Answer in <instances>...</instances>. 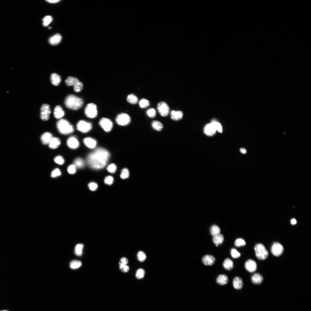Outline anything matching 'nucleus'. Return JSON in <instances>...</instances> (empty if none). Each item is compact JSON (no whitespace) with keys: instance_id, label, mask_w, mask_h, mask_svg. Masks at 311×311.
Returning a JSON list of instances; mask_svg holds the SVG:
<instances>
[{"instance_id":"obj_1","label":"nucleus","mask_w":311,"mask_h":311,"mask_svg":"<svg viewBox=\"0 0 311 311\" xmlns=\"http://www.w3.org/2000/svg\"><path fill=\"white\" fill-rule=\"evenodd\" d=\"M110 156L109 153L106 149L102 148H98L88 156L87 161L91 168L96 170L99 169L106 166Z\"/></svg>"},{"instance_id":"obj_2","label":"nucleus","mask_w":311,"mask_h":311,"mask_svg":"<svg viewBox=\"0 0 311 311\" xmlns=\"http://www.w3.org/2000/svg\"><path fill=\"white\" fill-rule=\"evenodd\" d=\"M65 103L68 108L73 110H77L82 107L84 101L81 98L70 94L67 96L65 98Z\"/></svg>"},{"instance_id":"obj_3","label":"nucleus","mask_w":311,"mask_h":311,"mask_svg":"<svg viewBox=\"0 0 311 311\" xmlns=\"http://www.w3.org/2000/svg\"><path fill=\"white\" fill-rule=\"evenodd\" d=\"M56 126L59 132L61 134L67 135L74 131L73 126L66 120L62 119L57 122Z\"/></svg>"},{"instance_id":"obj_4","label":"nucleus","mask_w":311,"mask_h":311,"mask_svg":"<svg viewBox=\"0 0 311 311\" xmlns=\"http://www.w3.org/2000/svg\"><path fill=\"white\" fill-rule=\"evenodd\" d=\"M65 83L67 86H73L74 91L76 92H79L83 89V83L77 78L73 76L68 77L65 80Z\"/></svg>"},{"instance_id":"obj_5","label":"nucleus","mask_w":311,"mask_h":311,"mask_svg":"<svg viewBox=\"0 0 311 311\" xmlns=\"http://www.w3.org/2000/svg\"><path fill=\"white\" fill-rule=\"evenodd\" d=\"M254 250L256 256L259 260H265L268 256V251L262 244L259 243L256 244L254 247Z\"/></svg>"},{"instance_id":"obj_6","label":"nucleus","mask_w":311,"mask_h":311,"mask_svg":"<svg viewBox=\"0 0 311 311\" xmlns=\"http://www.w3.org/2000/svg\"><path fill=\"white\" fill-rule=\"evenodd\" d=\"M84 113L86 115L90 118L95 117L97 115V110L96 105L93 103L87 104L85 108Z\"/></svg>"},{"instance_id":"obj_7","label":"nucleus","mask_w":311,"mask_h":311,"mask_svg":"<svg viewBox=\"0 0 311 311\" xmlns=\"http://www.w3.org/2000/svg\"><path fill=\"white\" fill-rule=\"evenodd\" d=\"M51 112L49 105L47 104H43L40 108V117L41 119L44 121L48 120Z\"/></svg>"},{"instance_id":"obj_8","label":"nucleus","mask_w":311,"mask_h":311,"mask_svg":"<svg viewBox=\"0 0 311 311\" xmlns=\"http://www.w3.org/2000/svg\"><path fill=\"white\" fill-rule=\"evenodd\" d=\"M117 123L119 125L124 126L128 124L130 121V116L127 114L124 113L118 115L115 119Z\"/></svg>"},{"instance_id":"obj_9","label":"nucleus","mask_w":311,"mask_h":311,"mask_svg":"<svg viewBox=\"0 0 311 311\" xmlns=\"http://www.w3.org/2000/svg\"><path fill=\"white\" fill-rule=\"evenodd\" d=\"M92 126L91 123L83 120L79 121L77 125V129L83 133L89 132L92 129Z\"/></svg>"},{"instance_id":"obj_10","label":"nucleus","mask_w":311,"mask_h":311,"mask_svg":"<svg viewBox=\"0 0 311 311\" xmlns=\"http://www.w3.org/2000/svg\"><path fill=\"white\" fill-rule=\"evenodd\" d=\"M157 108L158 112L162 116L166 117L169 113V106L164 102H161L159 103L157 105Z\"/></svg>"},{"instance_id":"obj_11","label":"nucleus","mask_w":311,"mask_h":311,"mask_svg":"<svg viewBox=\"0 0 311 311\" xmlns=\"http://www.w3.org/2000/svg\"><path fill=\"white\" fill-rule=\"evenodd\" d=\"M271 252L274 256H279L281 255L284 251V248L279 243L276 242H274L271 248Z\"/></svg>"},{"instance_id":"obj_12","label":"nucleus","mask_w":311,"mask_h":311,"mask_svg":"<svg viewBox=\"0 0 311 311\" xmlns=\"http://www.w3.org/2000/svg\"><path fill=\"white\" fill-rule=\"evenodd\" d=\"M99 124L107 132L110 131L113 128L112 122L107 118H102L99 122Z\"/></svg>"},{"instance_id":"obj_13","label":"nucleus","mask_w":311,"mask_h":311,"mask_svg":"<svg viewBox=\"0 0 311 311\" xmlns=\"http://www.w3.org/2000/svg\"><path fill=\"white\" fill-rule=\"evenodd\" d=\"M215 121L214 120L209 124H207L204 128L205 134L208 136H212L214 134L216 130L215 126Z\"/></svg>"},{"instance_id":"obj_14","label":"nucleus","mask_w":311,"mask_h":311,"mask_svg":"<svg viewBox=\"0 0 311 311\" xmlns=\"http://www.w3.org/2000/svg\"><path fill=\"white\" fill-rule=\"evenodd\" d=\"M244 266L246 270L250 272H254L257 268L256 263L251 259H249L245 262Z\"/></svg>"},{"instance_id":"obj_15","label":"nucleus","mask_w":311,"mask_h":311,"mask_svg":"<svg viewBox=\"0 0 311 311\" xmlns=\"http://www.w3.org/2000/svg\"><path fill=\"white\" fill-rule=\"evenodd\" d=\"M67 143L69 147L72 149H76L79 145L78 140L73 136H71L68 139Z\"/></svg>"},{"instance_id":"obj_16","label":"nucleus","mask_w":311,"mask_h":311,"mask_svg":"<svg viewBox=\"0 0 311 311\" xmlns=\"http://www.w3.org/2000/svg\"><path fill=\"white\" fill-rule=\"evenodd\" d=\"M62 38V36L60 34L56 33L50 37L48 41L51 45H55L61 42Z\"/></svg>"},{"instance_id":"obj_17","label":"nucleus","mask_w":311,"mask_h":311,"mask_svg":"<svg viewBox=\"0 0 311 311\" xmlns=\"http://www.w3.org/2000/svg\"><path fill=\"white\" fill-rule=\"evenodd\" d=\"M215 259L213 256L210 255H206L204 256L202 259V261L204 264L206 266H211L215 262Z\"/></svg>"},{"instance_id":"obj_18","label":"nucleus","mask_w":311,"mask_h":311,"mask_svg":"<svg viewBox=\"0 0 311 311\" xmlns=\"http://www.w3.org/2000/svg\"><path fill=\"white\" fill-rule=\"evenodd\" d=\"M183 115V112L180 111L172 110L170 113L171 118L175 121H179L181 120Z\"/></svg>"},{"instance_id":"obj_19","label":"nucleus","mask_w":311,"mask_h":311,"mask_svg":"<svg viewBox=\"0 0 311 311\" xmlns=\"http://www.w3.org/2000/svg\"><path fill=\"white\" fill-rule=\"evenodd\" d=\"M54 117L56 118L59 119L62 117L64 115L65 112L60 106L57 105L54 108Z\"/></svg>"},{"instance_id":"obj_20","label":"nucleus","mask_w":311,"mask_h":311,"mask_svg":"<svg viewBox=\"0 0 311 311\" xmlns=\"http://www.w3.org/2000/svg\"><path fill=\"white\" fill-rule=\"evenodd\" d=\"M233 286L234 288L237 290L241 289L243 285V283L242 279L240 277H235L233 281Z\"/></svg>"},{"instance_id":"obj_21","label":"nucleus","mask_w":311,"mask_h":311,"mask_svg":"<svg viewBox=\"0 0 311 311\" xmlns=\"http://www.w3.org/2000/svg\"><path fill=\"white\" fill-rule=\"evenodd\" d=\"M61 143L60 139L57 137H53L48 143L49 147L52 149L58 148Z\"/></svg>"},{"instance_id":"obj_22","label":"nucleus","mask_w":311,"mask_h":311,"mask_svg":"<svg viewBox=\"0 0 311 311\" xmlns=\"http://www.w3.org/2000/svg\"><path fill=\"white\" fill-rule=\"evenodd\" d=\"M53 138L51 133L46 132L43 133L41 136V139L42 143L44 145L48 144L50 141Z\"/></svg>"},{"instance_id":"obj_23","label":"nucleus","mask_w":311,"mask_h":311,"mask_svg":"<svg viewBox=\"0 0 311 311\" xmlns=\"http://www.w3.org/2000/svg\"><path fill=\"white\" fill-rule=\"evenodd\" d=\"M50 80L52 85L57 86L60 83L61 78L59 75L55 73H53L50 75Z\"/></svg>"},{"instance_id":"obj_24","label":"nucleus","mask_w":311,"mask_h":311,"mask_svg":"<svg viewBox=\"0 0 311 311\" xmlns=\"http://www.w3.org/2000/svg\"><path fill=\"white\" fill-rule=\"evenodd\" d=\"M84 142L85 145L90 148H93L96 145V141L94 139L90 137L85 138L84 140Z\"/></svg>"},{"instance_id":"obj_25","label":"nucleus","mask_w":311,"mask_h":311,"mask_svg":"<svg viewBox=\"0 0 311 311\" xmlns=\"http://www.w3.org/2000/svg\"><path fill=\"white\" fill-rule=\"evenodd\" d=\"M216 282L218 284L221 285H223L228 283V278L225 275L221 274L218 276L217 278Z\"/></svg>"},{"instance_id":"obj_26","label":"nucleus","mask_w":311,"mask_h":311,"mask_svg":"<svg viewBox=\"0 0 311 311\" xmlns=\"http://www.w3.org/2000/svg\"><path fill=\"white\" fill-rule=\"evenodd\" d=\"M251 279L254 284H259L262 282L263 278L261 274L258 273H255L252 276Z\"/></svg>"},{"instance_id":"obj_27","label":"nucleus","mask_w":311,"mask_h":311,"mask_svg":"<svg viewBox=\"0 0 311 311\" xmlns=\"http://www.w3.org/2000/svg\"><path fill=\"white\" fill-rule=\"evenodd\" d=\"M212 240L213 243L215 245L218 246L221 244L223 242L224 237L222 234H219L213 236Z\"/></svg>"},{"instance_id":"obj_28","label":"nucleus","mask_w":311,"mask_h":311,"mask_svg":"<svg viewBox=\"0 0 311 311\" xmlns=\"http://www.w3.org/2000/svg\"><path fill=\"white\" fill-rule=\"evenodd\" d=\"M234 264L233 261L230 259L227 258L226 259L223 263V266L225 269L228 270H230L232 269Z\"/></svg>"},{"instance_id":"obj_29","label":"nucleus","mask_w":311,"mask_h":311,"mask_svg":"<svg viewBox=\"0 0 311 311\" xmlns=\"http://www.w3.org/2000/svg\"><path fill=\"white\" fill-rule=\"evenodd\" d=\"M151 126L154 130L158 131H161L163 128L162 123L157 120H154L152 122Z\"/></svg>"},{"instance_id":"obj_30","label":"nucleus","mask_w":311,"mask_h":311,"mask_svg":"<svg viewBox=\"0 0 311 311\" xmlns=\"http://www.w3.org/2000/svg\"><path fill=\"white\" fill-rule=\"evenodd\" d=\"M73 162L75 166L79 168H82L85 165V163L84 160L80 158H78L75 159Z\"/></svg>"},{"instance_id":"obj_31","label":"nucleus","mask_w":311,"mask_h":311,"mask_svg":"<svg viewBox=\"0 0 311 311\" xmlns=\"http://www.w3.org/2000/svg\"><path fill=\"white\" fill-rule=\"evenodd\" d=\"M127 100L129 103L132 104H136L138 102V98L134 94H132L128 96Z\"/></svg>"},{"instance_id":"obj_32","label":"nucleus","mask_w":311,"mask_h":311,"mask_svg":"<svg viewBox=\"0 0 311 311\" xmlns=\"http://www.w3.org/2000/svg\"><path fill=\"white\" fill-rule=\"evenodd\" d=\"M220 232L219 227L216 225H213L210 228V233L213 236L220 234Z\"/></svg>"},{"instance_id":"obj_33","label":"nucleus","mask_w":311,"mask_h":311,"mask_svg":"<svg viewBox=\"0 0 311 311\" xmlns=\"http://www.w3.org/2000/svg\"><path fill=\"white\" fill-rule=\"evenodd\" d=\"M84 245L82 244H77L75 247V253L76 255L78 256H81L82 254V250Z\"/></svg>"},{"instance_id":"obj_34","label":"nucleus","mask_w":311,"mask_h":311,"mask_svg":"<svg viewBox=\"0 0 311 311\" xmlns=\"http://www.w3.org/2000/svg\"><path fill=\"white\" fill-rule=\"evenodd\" d=\"M82 265L81 262L78 260H73L71 262L70 268L72 269H76L80 267Z\"/></svg>"},{"instance_id":"obj_35","label":"nucleus","mask_w":311,"mask_h":311,"mask_svg":"<svg viewBox=\"0 0 311 311\" xmlns=\"http://www.w3.org/2000/svg\"><path fill=\"white\" fill-rule=\"evenodd\" d=\"M150 102L149 100L145 98H142L139 102V105L141 108H145L149 106Z\"/></svg>"},{"instance_id":"obj_36","label":"nucleus","mask_w":311,"mask_h":311,"mask_svg":"<svg viewBox=\"0 0 311 311\" xmlns=\"http://www.w3.org/2000/svg\"><path fill=\"white\" fill-rule=\"evenodd\" d=\"M52 17L50 16H45L43 19V25L44 26H47L52 21Z\"/></svg>"},{"instance_id":"obj_37","label":"nucleus","mask_w":311,"mask_h":311,"mask_svg":"<svg viewBox=\"0 0 311 311\" xmlns=\"http://www.w3.org/2000/svg\"><path fill=\"white\" fill-rule=\"evenodd\" d=\"M145 274V270L142 268H140L136 271L135 276L137 278L141 279L144 277Z\"/></svg>"},{"instance_id":"obj_38","label":"nucleus","mask_w":311,"mask_h":311,"mask_svg":"<svg viewBox=\"0 0 311 311\" xmlns=\"http://www.w3.org/2000/svg\"><path fill=\"white\" fill-rule=\"evenodd\" d=\"M234 244V245L236 247H240L245 245L246 242L243 239L238 238L235 241Z\"/></svg>"},{"instance_id":"obj_39","label":"nucleus","mask_w":311,"mask_h":311,"mask_svg":"<svg viewBox=\"0 0 311 311\" xmlns=\"http://www.w3.org/2000/svg\"><path fill=\"white\" fill-rule=\"evenodd\" d=\"M129 173L128 170L127 168H124L122 170L120 175L121 178L123 179L127 178L129 176Z\"/></svg>"},{"instance_id":"obj_40","label":"nucleus","mask_w":311,"mask_h":311,"mask_svg":"<svg viewBox=\"0 0 311 311\" xmlns=\"http://www.w3.org/2000/svg\"><path fill=\"white\" fill-rule=\"evenodd\" d=\"M147 115L151 118L154 117L156 115V111L153 108H151L147 110L146 111Z\"/></svg>"},{"instance_id":"obj_41","label":"nucleus","mask_w":311,"mask_h":311,"mask_svg":"<svg viewBox=\"0 0 311 311\" xmlns=\"http://www.w3.org/2000/svg\"><path fill=\"white\" fill-rule=\"evenodd\" d=\"M137 257L139 261L140 262H143L145 260L146 256L143 252L141 251L138 252L137 255Z\"/></svg>"},{"instance_id":"obj_42","label":"nucleus","mask_w":311,"mask_h":311,"mask_svg":"<svg viewBox=\"0 0 311 311\" xmlns=\"http://www.w3.org/2000/svg\"><path fill=\"white\" fill-rule=\"evenodd\" d=\"M231 254L232 257L234 258H238L241 255L240 253L234 248L231 249Z\"/></svg>"},{"instance_id":"obj_43","label":"nucleus","mask_w":311,"mask_h":311,"mask_svg":"<svg viewBox=\"0 0 311 311\" xmlns=\"http://www.w3.org/2000/svg\"><path fill=\"white\" fill-rule=\"evenodd\" d=\"M54 160L56 163L59 165L63 164L65 162L64 159L60 155L56 156L54 159Z\"/></svg>"},{"instance_id":"obj_44","label":"nucleus","mask_w":311,"mask_h":311,"mask_svg":"<svg viewBox=\"0 0 311 311\" xmlns=\"http://www.w3.org/2000/svg\"><path fill=\"white\" fill-rule=\"evenodd\" d=\"M76 167L74 164L69 165L67 168V171L68 173L71 174H73L76 172Z\"/></svg>"},{"instance_id":"obj_45","label":"nucleus","mask_w":311,"mask_h":311,"mask_svg":"<svg viewBox=\"0 0 311 311\" xmlns=\"http://www.w3.org/2000/svg\"><path fill=\"white\" fill-rule=\"evenodd\" d=\"M116 168V166L115 164H111L108 166L107 169L109 172L111 173H114L115 172Z\"/></svg>"},{"instance_id":"obj_46","label":"nucleus","mask_w":311,"mask_h":311,"mask_svg":"<svg viewBox=\"0 0 311 311\" xmlns=\"http://www.w3.org/2000/svg\"><path fill=\"white\" fill-rule=\"evenodd\" d=\"M61 175V172L60 169L58 168H56L52 172L51 176L52 177H55L59 176Z\"/></svg>"},{"instance_id":"obj_47","label":"nucleus","mask_w":311,"mask_h":311,"mask_svg":"<svg viewBox=\"0 0 311 311\" xmlns=\"http://www.w3.org/2000/svg\"><path fill=\"white\" fill-rule=\"evenodd\" d=\"M113 181V179L112 177L111 176H107L106 177L104 180L105 183L107 184L111 185L112 184Z\"/></svg>"},{"instance_id":"obj_48","label":"nucleus","mask_w":311,"mask_h":311,"mask_svg":"<svg viewBox=\"0 0 311 311\" xmlns=\"http://www.w3.org/2000/svg\"><path fill=\"white\" fill-rule=\"evenodd\" d=\"M88 186L90 190L94 191L97 189L98 186L96 183L94 182H91L89 184Z\"/></svg>"},{"instance_id":"obj_49","label":"nucleus","mask_w":311,"mask_h":311,"mask_svg":"<svg viewBox=\"0 0 311 311\" xmlns=\"http://www.w3.org/2000/svg\"><path fill=\"white\" fill-rule=\"evenodd\" d=\"M128 262V261L127 258L125 257H122L120 261L119 266L127 265Z\"/></svg>"},{"instance_id":"obj_50","label":"nucleus","mask_w":311,"mask_h":311,"mask_svg":"<svg viewBox=\"0 0 311 311\" xmlns=\"http://www.w3.org/2000/svg\"><path fill=\"white\" fill-rule=\"evenodd\" d=\"M119 268L120 270L124 273L128 272L129 270V267L127 265L119 266Z\"/></svg>"},{"instance_id":"obj_51","label":"nucleus","mask_w":311,"mask_h":311,"mask_svg":"<svg viewBox=\"0 0 311 311\" xmlns=\"http://www.w3.org/2000/svg\"><path fill=\"white\" fill-rule=\"evenodd\" d=\"M215 126L216 130H217L218 131L220 132H222V127L221 124L215 121Z\"/></svg>"},{"instance_id":"obj_52","label":"nucleus","mask_w":311,"mask_h":311,"mask_svg":"<svg viewBox=\"0 0 311 311\" xmlns=\"http://www.w3.org/2000/svg\"><path fill=\"white\" fill-rule=\"evenodd\" d=\"M60 0H46V1L48 3H56L60 1Z\"/></svg>"},{"instance_id":"obj_53","label":"nucleus","mask_w":311,"mask_h":311,"mask_svg":"<svg viewBox=\"0 0 311 311\" xmlns=\"http://www.w3.org/2000/svg\"><path fill=\"white\" fill-rule=\"evenodd\" d=\"M240 151L241 153L243 154H245L246 152V149L244 148H241L240 149Z\"/></svg>"},{"instance_id":"obj_54","label":"nucleus","mask_w":311,"mask_h":311,"mask_svg":"<svg viewBox=\"0 0 311 311\" xmlns=\"http://www.w3.org/2000/svg\"><path fill=\"white\" fill-rule=\"evenodd\" d=\"M291 223L292 224L294 225L296 223L297 221L295 219H293L291 220Z\"/></svg>"},{"instance_id":"obj_55","label":"nucleus","mask_w":311,"mask_h":311,"mask_svg":"<svg viewBox=\"0 0 311 311\" xmlns=\"http://www.w3.org/2000/svg\"><path fill=\"white\" fill-rule=\"evenodd\" d=\"M49 29H51V27H49Z\"/></svg>"},{"instance_id":"obj_56","label":"nucleus","mask_w":311,"mask_h":311,"mask_svg":"<svg viewBox=\"0 0 311 311\" xmlns=\"http://www.w3.org/2000/svg\"><path fill=\"white\" fill-rule=\"evenodd\" d=\"M7 311L4 310H2V311Z\"/></svg>"}]
</instances>
